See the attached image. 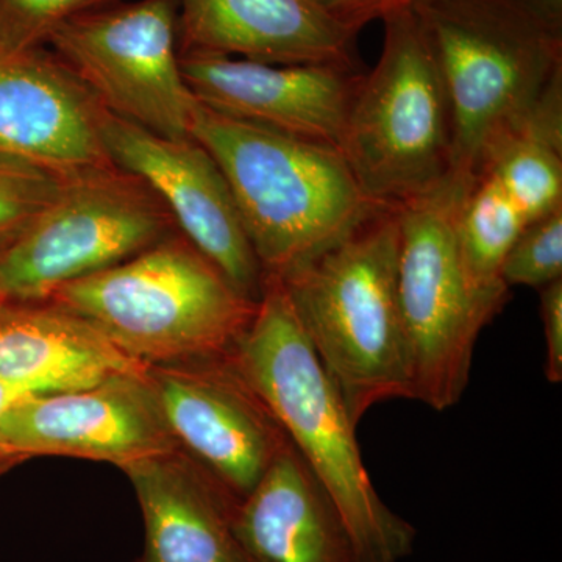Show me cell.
Returning <instances> with one entry per match:
<instances>
[{
    "instance_id": "28",
    "label": "cell",
    "mask_w": 562,
    "mask_h": 562,
    "mask_svg": "<svg viewBox=\"0 0 562 562\" xmlns=\"http://www.w3.org/2000/svg\"><path fill=\"white\" fill-rule=\"evenodd\" d=\"M7 241H9V239H0V247H2Z\"/></svg>"
},
{
    "instance_id": "24",
    "label": "cell",
    "mask_w": 562,
    "mask_h": 562,
    "mask_svg": "<svg viewBox=\"0 0 562 562\" xmlns=\"http://www.w3.org/2000/svg\"><path fill=\"white\" fill-rule=\"evenodd\" d=\"M313 2L344 27L360 33L373 21H384L391 14L412 9L416 0H313Z\"/></svg>"
},
{
    "instance_id": "23",
    "label": "cell",
    "mask_w": 562,
    "mask_h": 562,
    "mask_svg": "<svg viewBox=\"0 0 562 562\" xmlns=\"http://www.w3.org/2000/svg\"><path fill=\"white\" fill-rule=\"evenodd\" d=\"M506 286L541 288L562 279V206L530 222L506 254Z\"/></svg>"
},
{
    "instance_id": "15",
    "label": "cell",
    "mask_w": 562,
    "mask_h": 562,
    "mask_svg": "<svg viewBox=\"0 0 562 562\" xmlns=\"http://www.w3.org/2000/svg\"><path fill=\"white\" fill-rule=\"evenodd\" d=\"M179 50L361 70L357 40L313 0H179Z\"/></svg>"
},
{
    "instance_id": "20",
    "label": "cell",
    "mask_w": 562,
    "mask_h": 562,
    "mask_svg": "<svg viewBox=\"0 0 562 562\" xmlns=\"http://www.w3.org/2000/svg\"><path fill=\"white\" fill-rule=\"evenodd\" d=\"M527 225L497 181L484 172L471 177L458 210L462 262L475 286L502 305L509 295V288L502 281V265Z\"/></svg>"
},
{
    "instance_id": "3",
    "label": "cell",
    "mask_w": 562,
    "mask_h": 562,
    "mask_svg": "<svg viewBox=\"0 0 562 562\" xmlns=\"http://www.w3.org/2000/svg\"><path fill=\"white\" fill-rule=\"evenodd\" d=\"M398 238L397 206H387L280 279L355 425L379 403L412 401Z\"/></svg>"
},
{
    "instance_id": "7",
    "label": "cell",
    "mask_w": 562,
    "mask_h": 562,
    "mask_svg": "<svg viewBox=\"0 0 562 562\" xmlns=\"http://www.w3.org/2000/svg\"><path fill=\"white\" fill-rule=\"evenodd\" d=\"M472 176L450 173L398 210V305L408 347L412 401L446 412L469 386L480 333L502 303L469 277L458 244L462 194Z\"/></svg>"
},
{
    "instance_id": "5",
    "label": "cell",
    "mask_w": 562,
    "mask_h": 562,
    "mask_svg": "<svg viewBox=\"0 0 562 562\" xmlns=\"http://www.w3.org/2000/svg\"><path fill=\"white\" fill-rule=\"evenodd\" d=\"M412 11L449 98L452 172L475 176L562 76V29L520 0H416Z\"/></svg>"
},
{
    "instance_id": "2",
    "label": "cell",
    "mask_w": 562,
    "mask_h": 562,
    "mask_svg": "<svg viewBox=\"0 0 562 562\" xmlns=\"http://www.w3.org/2000/svg\"><path fill=\"white\" fill-rule=\"evenodd\" d=\"M191 136L231 184L266 276H286L387 206L373 202L331 144L225 116L202 105Z\"/></svg>"
},
{
    "instance_id": "25",
    "label": "cell",
    "mask_w": 562,
    "mask_h": 562,
    "mask_svg": "<svg viewBox=\"0 0 562 562\" xmlns=\"http://www.w3.org/2000/svg\"><path fill=\"white\" fill-rule=\"evenodd\" d=\"M541 317L546 336V376L562 382V279L541 288Z\"/></svg>"
},
{
    "instance_id": "9",
    "label": "cell",
    "mask_w": 562,
    "mask_h": 562,
    "mask_svg": "<svg viewBox=\"0 0 562 562\" xmlns=\"http://www.w3.org/2000/svg\"><path fill=\"white\" fill-rule=\"evenodd\" d=\"M179 0L117 2L74 18L47 44L113 116L192 138L194 98L180 66Z\"/></svg>"
},
{
    "instance_id": "11",
    "label": "cell",
    "mask_w": 562,
    "mask_h": 562,
    "mask_svg": "<svg viewBox=\"0 0 562 562\" xmlns=\"http://www.w3.org/2000/svg\"><path fill=\"white\" fill-rule=\"evenodd\" d=\"M2 436L21 462L61 454L125 469L173 450V436L149 375L117 376L80 391L25 395L3 417Z\"/></svg>"
},
{
    "instance_id": "21",
    "label": "cell",
    "mask_w": 562,
    "mask_h": 562,
    "mask_svg": "<svg viewBox=\"0 0 562 562\" xmlns=\"http://www.w3.org/2000/svg\"><path fill=\"white\" fill-rule=\"evenodd\" d=\"M68 176L0 150V239H10L49 206Z\"/></svg>"
},
{
    "instance_id": "19",
    "label": "cell",
    "mask_w": 562,
    "mask_h": 562,
    "mask_svg": "<svg viewBox=\"0 0 562 562\" xmlns=\"http://www.w3.org/2000/svg\"><path fill=\"white\" fill-rule=\"evenodd\" d=\"M476 172L497 181L528 224L562 206V76L492 144Z\"/></svg>"
},
{
    "instance_id": "10",
    "label": "cell",
    "mask_w": 562,
    "mask_h": 562,
    "mask_svg": "<svg viewBox=\"0 0 562 562\" xmlns=\"http://www.w3.org/2000/svg\"><path fill=\"white\" fill-rule=\"evenodd\" d=\"M103 146L117 168L139 177L171 211L177 227L228 280L260 301L262 272L231 184L194 138L169 139L106 114Z\"/></svg>"
},
{
    "instance_id": "26",
    "label": "cell",
    "mask_w": 562,
    "mask_h": 562,
    "mask_svg": "<svg viewBox=\"0 0 562 562\" xmlns=\"http://www.w3.org/2000/svg\"><path fill=\"white\" fill-rule=\"evenodd\" d=\"M25 395L31 394H25V392L18 391L16 387L10 386V384L0 382V475H3V473L10 471L13 465L20 464L21 462L20 458L11 452L9 446L3 441L2 420L5 414L10 412L11 406L20 402Z\"/></svg>"
},
{
    "instance_id": "16",
    "label": "cell",
    "mask_w": 562,
    "mask_h": 562,
    "mask_svg": "<svg viewBox=\"0 0 562 562\" xmlns=\"http://www.w3.org/2000/svg\"><path fill=\"white\" fill-rule=\"evenodd\" d=\"M146 375V364L77 314L49 301H0V382L36 395Z\"/></svg>"
},
{
    "instance_id": "6",
    "label": "cell",
    "mask_w": 562,
    "mask_h": 562,
    "mask_svg": "<svg viewBox=\"0 0 562 562\" xmlns=\"http://www.w3.org/2000/svg\"><path fill=\"white\" fill-rule=\"evenodd\" d=\"M383 22L382 55L362 74L338 149L373 202L398 206L452 173L453 124L438 63L412 9Z\"/></svg>"
},
{
    "instance_id": "22",
    "label": "cell",
    "mask_w": 562,
    "mask_h": 562,
    "mask_svg": "<svg viewBox=\"0 0 562 562\" xmlns=\"http://www.w3.org/2000/svg\"><path fill=\"white\" fill-rule=\"evenodd\" d=\"M121 0H0V58L47 44L66 22Z\"/></svg>"
},
{
    "instance_id": "14",
    "label": "cell",
    "mask_w": 562,
    "mask_h": 562,
    "mask_svg": "<svg viewBox=\"0 0 562 562\" xmlns=\"http://www.w3.org/2000/svg\"><path fill=\"white\" fill-rule=\"evenodd\" d=\"M109 111L54 52L0 58V150L72 173L109 165Z\"/></svg>"
},
{
    "instance_id": "17",
    "label": "cell",
    "mask_w": 562,
    "mask_h": 562,
    "mask_svg": "<svg viewBox=\"0 0 562 562\" xmlns=\"http://www.w3.org/2000/svg\"><path fill=\"white\" fill-rule=\"evenodd\" d=\"M236 531L257 562H360L341 514L291 442L239 502Z\"/></svg>"
},
{
    "instance_id": "4",
    "label": "cell",
    "mask_w": 562,
    "mask_h": 562,
    "mask_svg": "<svg viewBox=\"0 0 562 562\" xmlns=\"http://www.w3.org/2000/svg\"><path fill=\"white\" fill-rule=\"evenodd\" d=\"M49 302L146 366L228 357L258 306L184 236L65 284Z\"/></svg>"
},
{
    "instance_id": "27",
    "label": "cell",
    "mask_w": 562,
    "mask_h": 562,
    "mask_svg": "<svg viewBox=\"0 0 562 562\" xmlns=\"http://www.w3.org/2000/svg\"><path fill=\"white\" fill-rule=\"evenodd\" d=\"M543 21L562 29V0H520Z\"/></svg>"
},
{
    "instance_id": "8",
    "label": "cell",
    "mask_w": 562,
    "mask_h": 562,
    "mask_svg": "<svg viewBox=\"0 0 562 562\" xmlns=\"http://www.w3.org/2000/svg\"><path fill=\"white\" fill-rule=\"evenodd\" d=\"M171 211L113 162L69 173L60 194L0 247V301L46 302L168 238Z\"/></svg>"
},
{
    "instance_id": "18",
    "label": "cell",
    "mask_w": 562,
    "mask_h": 562,
    "mask_svg": "<svg viewBox=\"0 0 562 562\" xmlns=\"http://www.w3.org/2000/svg\"><path fill=\"white\" fill-rule=\"evenodd\" d=\"M171 454L124 469L146 528L140 562H257L236 531L241 498L217 480L195 479Z\"/></svg>"
},
{
    "instance_id": "12",
    "label": "cell",
    "mask_w": 562,
    "mask_h": 562,
    "mask_svg": "<svg viewBox=\"0 0 562 562\" xmlns=\"http://www.w3.org/2000/svg\"><path fill=\"white\" fill-rule=\"evenodd\" d=\"M180 66L202 105L335 147L364 74L331 65H268L211 55H183Z\"/></svg>"
},
{
    "instance_id": "1",
    "label": "cell",
    "mask_w": 562,
    "mask_h": 562,
    "mask_svg": "<svg viewBox=\"0 0 562 562\" xmlns=\"http://www.w3.org/2000/svg\"><path fill=\"white\" fill-rule=\"evenodd\" d=\"M341 514L360 562H402L416 530L373 486L335 383L314 353L279 277L266 276L257 313L228 355Z\"/></svg>"
},
{
    "instance_id": "13",
    "label": "cell",
    "mask_w": 562,
    "mask_h": 562,
    "mask_svg": "<svg viewBox=\"0 0 562 562\" xmlns=\"http://www.w3.org/2000/svg\"><path fill=\"white\" fill-rule=\"evenodd\" d=\"M228 362L209 372H161L150 383L173 438L244 498L290 439Z\"/></svg>"
}]
</instances>
